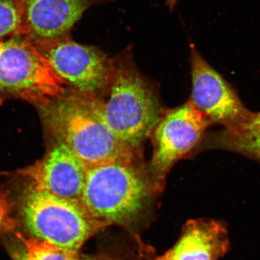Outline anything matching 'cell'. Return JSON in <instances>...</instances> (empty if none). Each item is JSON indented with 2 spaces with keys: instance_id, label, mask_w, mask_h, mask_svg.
Wrapping results in <instances>:
<instances>
[{
  "instance_id": "8fae6325",
  "label": "cell",
  "mask_w": 260,
  "mask_h": 260,
  "mask_svg": "<svg viewBox=\"0 0 260 260\" xmlns=\"http://www.w3.org/2000/svg\"><path fill=\"white\" fill-rule=\"evenodd\" d=\"M225 225L213 220H189L172 249L150 260H218L229 249Z\"/></svg>"
},
{
  "instance_id": "9a60e30c",
  "label": "cell",
  "mask_w": 260,
  "mask_h": 260,
  "mask_svg": "<svg viewBox=\"0 0 260 260\" xmlns=\"http://www.w3.org/2000/svg\"><path fill=\"white\" fill-rule=\"evenodd\" d=\"M13 203L6 193L0 191V234L15 232L17 222L12 215Z\"/></svg>"
},
{
  "instance_id": "5b68a950",
  "label": "cell",
  "mask_w": 260,
  "mask_h": 260,
  "mask_svg": "<svg viewBox=\"0 0 260 260\" xmlns=\"http://www.w3.org/2000/svg\"><path fill=\"white\" fill-rule=\"evenodd\" d=\"M64 85L25 36L0 41V95L39 107L63 96L67 92Z\"/></svg>"
},
{
  "instance_id": "e0dca14e",
  "label": "cell",
  "mask_w": 260,
  "mask_h": 260,
  "mask_svg": "<svg viewBox=\"0 0 260 260\" xmlns=\"http://www.w3.org/2000/svg\"><path fill=\"white\" fill-rule=\"evenodd\" d=\"M15 254V260H26L25 259V254L23 252H16Z\"/></svg>"
},
{
  "instance_id": "ba28073f",
  "label": "cell",
  "mask_w": 260,
  "mask_h": 260,
  "mask_svg": "<svg viewBox=\"0 0 260 260\" xmlns=\"http://www.w3.org/2000/svg\"><path fill=\"white\" fill-rule=\"evenodd\" d=\"M190 63L192 89L189 102L210 123L229 129L250 119L254 113L246 109L232 85L210 66L192 44Z\"/></svg>"
},
{
  "instance_id": "7c38bea8",
  "label": "cell",
  "mask_w": 260,
  "mask_h": 260,
  "mask_svg": "<svg viewBox=\"0 0 260 260\" xmlns=\"http://www.w3.org/2000/svg\"><path fill=\"white\" fill-rule=\"evenodd\" d=\"M210 145L260 162V112L240 125L215 133Z\"/></svg>"
},
{
  "instance_id": "4fadbf2b",
  "label": "cell",
  "mask_w": 260,
  "mask_h": 260,
  "mask_svg": "<svg viewBox=\"0 0 260 260\" xmlns=\"http://www.w3.org/2000/svg\"><path fill=\"white\" fill-rule=\"evenodd\" d=\"M25 34L23 0H0V41Z\"/></svg>"
},
{
  "instance_id": "6da1fadb",
  "label": "cell",
  "mask_w": 260,
  "mask_h": 260,
  "mask_svg": "<svg viewBox=\"0 0 260 260\" xmlns=\"http://www.w3.org/2000/svg\"><path fill=\"white\" fill-rule=\"evenodd\" d=\"M96 99L66 92L39 108L51 135L64 143L87 168L134 162L135 152L108 127L98 110Z\"/></svg>"
},
{
  "instance_id": "9c48e42d",
  "label": "cell",
  "mask_w": 260,
  "mask_h": 260,
  "mask_svg": "<svg viewBox=\"0 0 260 260\" xmlns=\"http://www.w3.org/2000/svg\"><path fill=\"white\" fill-rule=\"evenodd\" d=\"M87 169L64 143L56 140L42 159L18 172L39 189L80 201Z\"/></svg>"
},
{
  "instance_id": "277c9868",
  "label": "cell",
  "mask_w": 260,
  "mask_h": 260,
  "mask_svg": "<svg viewBox=\"0 0 260 260\" xmlns=\"http://www.w3.org/2000/svg\"><path fill=\"white\" fill-rule=\"evenodd\" d=\"M150 187L134 162H108L87 169L80 202L98 220L121 225L143 209Z\"/></svg>"
},
{
  "instance_id": "2e32d148",
  "label": "cell",
  "mask_w": 260,
  "mask_h": 260,
  "mask_svg": "<svg viewBox=\"0 0 260 260\" xmlns=\"http://www.w3.org/2000/svg\"><path fill=\"white\" fill-rule=\"evenodd\" d=\"M166 1H167V6L169 7V10L173 11L174 8H175L178 0H166Z\"/></svg>"
},
{
  "instance_id": "3957f363",
  "label": "cell",
  "mask_w": 260,
  "mask_h": 260,
  "mask_svg": "<svg viewBox=\"0 0 260 260\" xmlns=\"http://www.w3.org/2000/svg\"><path fill=\"white\" fill-rule=\"evenodd\" d=\"M20 213L34 238L78 252L90 237L110 225L94 218L81 202L56 196L32 182L22 196Z\"/></svg>"
},
{
  "instance_id": "30bf717a",
  "label": "cell",
  "mask_w": 260,
  "mask_h": 260,
  "mask_svg": "<svg viewBox=\"0 0 260 260\" xmlns=\"http://www.w3.org/2000/svg\"><path fill=\"white\" fill-rule=\"evenodd\" d=\"M103 0H23L25 25L34 44L70 35L72 29L90 7Z\"/></svg>"
},
{
  "instance_id": "5bb4252c",
  "label": "cell",
  "mask_w": 260,
  "mask_h": 260,
  "mask_svg": "<svg viewBox=\"0 0 260 260\" xmlns=\"http://www.w3.org/2000/svg\"><path fill=\"white\" fill-rule=\"evenodd\" d=\"M16 236L23 242L26 260H80L78 251L61 249L36 238L27 239L18 233Z\"/></svg>"
},
{
  "instance_id": "52a82bcc",
  "label": "cell",
  "mask_w": 260,
  "mask_h": 260,
  "mask_svg": "<svg viewBox=\"0 0 260 260\" xmlns=\"http://www.w3.org/2000/svg\"><path fill=\"white\" fill-rule=\"evenodd\" d=\"M210 121L190 102L162 115L153 131L150 173L161 186L173 166L203 139Z\"/></svg>"
},
{
  "instance_id": "8992f818",
  "label": "cell",
  "mask_w": 260,
  "mask_h": 260,
  "mask_svg": "<svg viewBox=\"0 0 260 260\" xmlns=\"http://www.w3.org/2000/svg\"><path fill=\"white\" fill-rule=\"evenodd\" d=\"M34 44L73 91L97 98L109 88L115 63L99 48L75 42L70 36Z\"/></svg>"
},
{
  "instance_id": "7a4b0ae2",
  "label": "cell",
  "mask_w": 260,
  "mask_h": 260,
  "mask_svg": "<svg viewBox=\"0 0 260 260\" xmlns=\"http://www.w3.org/2000/svg\"><path fill=\"white\" fill-rule=\"evenodd\" d=\"M107 102L96 99L99 114L116 138L136 152L162 116L153 89L126 64L116 65Z\"/></svg>"
}]
</instances>
